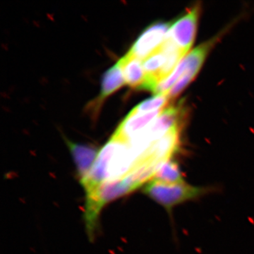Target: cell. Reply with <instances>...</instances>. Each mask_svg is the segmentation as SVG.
<instances>
[{
	"instance_id": "6da1fadb",
	"label": "cell",
	"mask_w": 254,
	"mask_h": 254,
	"mask_svg": "<svg viewBox=\"0 0 254 254\" xmlns=\"http://www.w3.org/2000/svg\"><path fill=\"white\" fill-rule=\"evenodd\" d=\"M210 191L209 187L193 186L185 181L165 183L155 180L148 182L143 189V193L163 207L170 215L177 205L198 199Z\"/></svg>"
},
{
	"instance_id": "7a4b0ae2",
	"label": "cell",
	"mask_w": 254,
	"mask_h": 254,
	"mask_svg": "<svg viewBox=\"0 0 254 254\" xmlns=\"http://www.w3.org/2000/svg\"><path fill=\"white\" fill-rule=\"evenodd\" d=\"M200 14V5L192 6L185 14L172 23L167 36L185 55L188 53L195 41Z\"/></svg>"
},
{
	"instance_id": "3957f363",
	"label": "cell",
	"mask_w": 254,
	"mask_h": 254,
	"mask_svg": "<svg viewBox=\"0 0 254 254\" xmlns=\"http://www.w3.org/2000/svg\"><path fill=\"white\" fill-rule=\"evenodd\" d=\"M215 41V39L214 38L210 41L205 42L192 50L182 59V62L185 65V69L181 77L167 95L169 100H175L190 85V82L194 79L197 73L202 67V65L204 63L205 58L208 56L209 51L213 47Z\"/></svg>"
},
{
	"instance_id": "277c9868",
	"label": "cell",
	"mask_w": 254,
	"mask_h": 254,
	"mask_svg": "<svg viewBox=\"0 0 254 254\" xmlns=\"http://www.w3.org/2000/svg\"><path fill=\"white\" fill-rule=\"evenodd\" d=\"M171 26L169 22L152 23L142 32L128 52L139 60L146 59L160 49Z\"/></svg>"
},
{
	"instance_id": "5b68a950",
	"label": "cell",
	"mask_w": 254,
	"mask_h": 254,
	"mask_svg": "<svg viewBox=\"0 0 254 254\" xmlns=\"http://www.w3.org/2000/svg\"><path fill=\"white\" fill-rule=\"evenodd\" d=\"M186 108L181 103L165 108L143 133L151 143L165 136L174 128H182L186 119Z\"/></svg>"
},
{
	"instance_id": "8992f818",
	"label": "cell",
	"mask_w": 254,
	"mask_h": 254,
	"mask_svg": "<svg viewBox=\"0 0 254 254\" xmlns=\"http://www.w3.org/2000/svg\"><path fill=\"white\" fill-rule=\"evenodd\" d=\"M163 110L143 114L130 112L117 128L113 136L121 141L128 142L133 136L144 130L146 127L149 126Z\"/></svg>"
},
{
	"instance_id": "52a82bcc",
	"label": "cell",
	"mask_w": 254,
	"mask_h": 254,
	"mask_svg": "<svg viewBox=\"0 0 254 254\" xmlns=\"http://www.w3.org/2000/svg\"><path fill=\"white\" fill-rule=\"evenodd\" d=\"M77 170L80 182L83 181L91 171L99 151L96 147L66 141Z\"/></svg>"
},
{
	"instance_id": "ba28073f",
	"label": "cell",
	"mask_w": 254,
	"mask_h": 254,
	"mask_svg": "<svg viewBox=\"0 0 254 254\" xmlns=\"http://www.w3.org/2000/svg\"><path fill=\"white\" fill-rule=\"evenodd\" d=\"M118 63L123 70L127 84L133 89L143 90L146 75L141 60L128 52L119 60Z\"/></svg>"
},
{
	"instance_id": "9c48e42d",
	"label": "cell",
	"mask_w": 254,
	"mask_h": 254,
	"mask_svg": "<svg viewBox=\"0 0 254 254\" xmlns=\"http://www.w3.org/2000/svg\"><path fill=\"white\" fill-rule=\"evenodd\" d=\"M125 78L123 70L118 63L104 73L102 79L101 93L100 95V100L105 99L110 95L118 91L120 88L125 85Z\"/></svg>"
},
{
	"instance_id": "30bf717a",
	"label": "cell",
	"mask_w": 254,
	"mask_h": 254,
	"mask_svg": "<svg viewBox=\"0 0 254 254\" xmlns=\"http://www.w3.org/2000/svg\"><path fill=\"white\" fill-rule=\"evenodd\" d=\"M152 180L165 183L185 181L179 165L175 162L170 160L160 165Z\"/></svg>"
},
{
	"instance_id": "8fae6325",
	"label": "cell",
	"mask_w": 254,
	"mask_h": 254,
	"mask_svg": "<svg viewBox=\"0 0 254 254\" xmlns=\"http://www.w3.org/2000/svg\"><path fill=\"white\" fill-rule=\"evenodd\" d=\"M169 100L167 95H156L148 99L143 100L141 103L136 105L133 110L132 113L136 114H143L152 113V112L158 111L165 109V107L168 104Z\"/></svg>"
}]
</instances>
